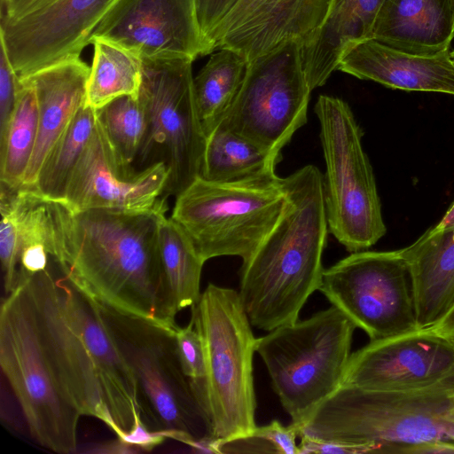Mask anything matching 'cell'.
<instances>
[{
    "mask_svg": "<svg viewBox=\"0 0 454 454\" xmlns=\"http://www.w3.org/2000/svg\"><path fill=\"white\" fill-rule=\"evenodd\" d=\"M0 366L42 447L77 448L81 416L114 422L90 356L70 324L50 268L20 272L0 309Z\"/></svg>",
    "mask_w": 454,
    "mask_h": 454,
    "instance_id": "cell-1",
    "label": "cell"
},
{
    "mask_svg": "<svg viewBox=\"0 0 454 454\" xmlns=\"http://www.w3.org/2000/svg\"><path fill=\"white\" fill-rule=\"evenodd\" d=\"M46 247L63 278L98 304L176 325L168 314L159 222L167 202L144 211H74L42 197Z\"/></svg>",
    "mask_w": 454,
    "mask_h": 454,
    "instance_id": "cell-2",
    "label": "cell"
},
{
    "mask_svg": "<svg viewBox=\"0 0 454 454\" xmlns=\"http://www.w3.org/2000/svg\"><path fill=\"white\" fill-rule=\"evenodd\" d=\"M283 180V212L240 269L243 307L252 326L266 332L298 320L318 290L329 231L319 169L306 165Z\"/></svg>",
    "mask_w": 454,
    "mask_h": 454,
    "instance_id": "cell-3",
    "label": "cell"
},
{
    "mask_svg": "<svg viewBox=\"0 0 454 454\" xmlns=\"http://www.w3.org/2000/svg\"><path fill=\"white\" fill-rule=\"evenodd\" d=\"M296 426L300 438L348 446L357 454H417L425 443L454 442V380L414 391L341 385Z\"/></svg>",
    "mask_w": 454,
    "mask_h": 454,
    "instance_id": "cell-4",
    "label": "cell"
},
{
    "mask_svg": "<svg viewBox=\"0 0 454 454\" xmlns=\"http://www.w3.org/2000/svg\"><path fill=\"white\" fill-rule=\"evenodd\" d=\"M94 303L133 374L145 426L173 433V440L195 452L212 453L214 427L206 398L184 372L177 325H164Z\"/></svg>",
    "mask_w": 454,
    "mask_h": 454,
    "instance_id": "cell-5",
    "label": "cell"
},
{
    "mask_svg": "<svg viewBox=\"0 0 454 454\" xmlns=\"http://www.w3.org/2000/svg\"><path fill=\"white\" fill-rule=\"evenodd\" d=\"M286 200L275 168L232 182L198 176L176 196L170 218L190 239L198 255L248 259L278 221Z\"/></svg>",
    "mask_w": 454,
    "mask_h": 454,
    "instance_id": "cell-6",
    "label": "cell"
},
{
    "mask_svg": "<svg viewBox=\"0 0 454 454\" xmlns=\"http://www.w3.org/2000/svg\"><path fill=\"white\" fill-rule=\"evenodd\" d=\"M356 328L331 305L256 338L255 352L292 423L304 422L342 385Z\"/></svg>",
    "mask_w": 454,
    "mask_h": 454,
    "instance_id": "cell-7",
    "label": "cell"
},
{
    "mask_svg": "<svg viewBox=\"0 0 454 454\" xmlns=\"http://www.w3.org/2000/svg\"><path fill=\"white\" fill-rule=\"evenodd\" d=\"M191 309L204 351L206 395L215 439L249 434L257 427L256 338L239 292L208 284Z\"/></svg>",
    "mask_w": 454,
    "mask_h": 454,
    "instance_id": "cell-8",
    "label": "cell"
},
{
    "mask_svg": "<svg viewBox=\"0 0 454 454\" xmlns=\"http://www.w3.org/2000/svg\"><path fill=\"white\" fill-rule=\"evenodd\" d=\"M315 114L325 161L328 230L347 251H362L386 233L374 175L362 146L363 131L340 98L320 95Z\"/></svg>",
    "mask_w": 454,
    "mask_h": 454,
    "instance_id": "cell-9",
    "label": "cell"
},
{
    "mask_svg": "<svg viewBox=\"0 0 454 454\" xmlns=\"http://www.w3.org/2000/svg\"><path fill=\"white\" fill-rule=\"evenodd\" d=\"M318 290L370 340L419 329L414 280L401 249L353 252L324 270Z\"/></svg>",
    "mask_w": 454,
    "mask_h": 454,
    "instance_id": "cell-10",
    "label": "cell"
},
{
    "mask_svg": "<svg viewBox=\"0 0 454 454\" xmlns=\"http://www.w3.org/2000/svg\"><path fill=\"white\" fill-rule=\"evenodd\" d=\"M311 90L301 42L284 43L249 61L240 90L219 125L279 161L283 147L307 122Z\"/></svg>",
    "mask_w": 454,
    "mask_h": 454,
    "instance_id": "cell-11",
    "label": "cell"
},
{
    "mask_svg": "<svg viewBox=\"0 0 454 454\" xmlns=\"http://www.w3.org/2000/svg\"><path fill=\"white\" fill-rule=\"evenodd\" d=\"M142 60L138 98L150 124L144 163L159 153L168 170L165 196H176L200 176L207 142L194 98L193 60Z\"/></svg>",
    "mask_w": 454,
    "mask_h": 454,
    "instance_id": "cell-12",
    "label": "cell"
},
{
    "mask_svg": "<svg viewBox=\"0 0 454 454\" xmlns=\"http://www.w3.org/2000/svg\"><path fill=\"white\" fill-rule=\"evenodd\" d=\"M168 179L162 160L138 170L125 161L97 119L62 202L74 211L149 210L167 202Z\"/></svg>",
    "mask_w": 454,
    "mask_h": 454,
    "instance_id": "cell-13",
    "label": "cell"
},
{
    "mask_svg": "<svg viewBox=\"0 0 454 454\" xmlns=\"http://www.w3.org/2000/svg\"><path fill=\"white\" fill-rule=\"evenodd\" d=\"M454 380V340L419 328L370 340L351 353L342 385L366 389L414 391Z\"/></svg>",
    "mask_w": 454,
    "mask_h": 454,
    "instance_id": "cell-14",
    "label": "cell"
},
{
    "mask_svg": "<svg viewBox=\"0 0 454 454\" xmlns=\"http://www.w3.org/2000/svg\"><path fill=\"white\" fill-rule=\"evenodd\" d=\"M121 0H56L15 21L1 22L0 42L20 79L80 56Z\"/></svg>",
    "mask_w": 454,
    "mask_h": 454,
    "instance_id": "cell-15",
    "label": "cell"
},
{
    "mask_svg": "<svg viewBox=\"0 0 454 454\" xmlns=\"http://www.w3.org/2000/svg\"><path fill=\"white\" fill-rule=\"evenodd\" d=\"M93 36L110 39L142 59L194 61L207 55L196 0H121Z\"/></svg>",
    "mask_w": 454,
    "mask_h": 454,
    "instance_id": "cell-16",
    "label": "cell"
},
{
    "mask_svg": "<svg viewBox=\"0 0 454 454\" xmlns=\"http://www.w3.org/2000/svg\"><path fill=\"white\" fill-rule=\"evenodd\" d=\"M332 1L238 0L215 32L212 51L230 48L251 61L284 43H302L320 27Z\"/></svg>",
    "mask_w": 454,
    "mask_h": 454,
    "instance_id": "cell-17",
    "label": "cell"
},
{
    "mask_svg": "<svg viewBox=\"0 0 454 454\" xmlns=\"http://www.w3.org/2000/svg\"><path fill=\"white\" fill-rule=\"evenodd\" d=\"M64 311L81 337L102 387L119 435L129 431L140 415L137 385L94 301L65 278H58Z\"/></svg>",
    "mask_w": 454,
    "mask_h": 454,
    "instance_id": "cell-18",
    "label": "cell"
},
{
    "mask_svg": "<svg viewBox=\"0 0 454 454\" xmlns=\"http://www.w3.org/2000/svg\"><path fill=\"white\" fill-rule=\"evenodd\" d=\"M337 69L391 89L454 95V61L450 51L416 55L366 38L344 49Z\"/></svg>",
    "mask_w": 454,
    "mask_h": 454,
    "instance_id": "cell-19",
    "label": "cell"
},
{
    "mask_svg": "<svg viewBox=\"0 0 454 454\" xmlns=\"http://www.w3.org/2000/svg\"><path fill=\"white\" fill-rule=\"evenodd\" d=\"M90 70L75 56L20 79L34 87L39 110L36 143L21 187L34 185L50 152L84 105Z\"/></svg>",
    "mask_w": 454,
    "mask_h": 454,
    "instance_id": "cell-20",
    "label": "cell"
},
{
    "mask_svg": "<svg viewBox=\"0 0 454 454\" xmlns=\"http://www.w3.org/2000/svg\"><path fill=\"white\" fill-rule=\"evenodd\" d=\"M393 49L416 55L449 51L454 38L450 0H385L372 36Z\"/></svg>",
    "mask_w": 454,
    "mask_h": 454,
    "instance_id": "cell-21",
    "label": "cell"
},
{
    "mask_svg": "<svg viewBox=\"0 0 454 454\" xmlns=\"http://www.w3.org/2000/svg\"><path fill=\"white\" fill-rule=\"evenodd\" d=\"M385 0H333L320 26L301 43V55L309 84L324 85L338 68L344 49L371 38L377 14Z\"/></svg>",
    "mask_w": 454,
    "mask_h": 454,
    "instance_id": "cell-22",
    "label": "cell"
},
{
    "mask_svg": "<svg viewBox=\"0 0 454 454\" xmlns=\"http://www.w3.org/2000/svg\"><path fill=\"white\" fill-rule=\"evenodd\" d=\"M401 250L414 280L419 328H430L454 305V226L431 228Z\"/></svg>",
    "mask_w": 454,
    "mask_h": 454,
    "instance_id": "cell-23",
    "label": "cell"
},
{
    "mask_svg": "<svg viewBox=\"0 0 454 454\" xmlns=\"http://www.w3.org/2000/svg\"><path fill=\"white\" fill-rule=\"evenodd\" d=\"M158 239L168 314L175 321L178 312L192 308L199 301L205 262L198 255L185 232L166 215L159 222Z\"/></svg>",
    "mask_w": 454,
    "mask_h": 454,
    "instance_id": "cell-24",
    "label": "cell"
},
{
    "mask_svg": "<svg viewBox=\"0 0 454 454\" xmlns=\"http://www.w3.org/2000/svg\"><path fill=\"white\" fill-rule=\"evenodd\" d=\"M93 60L86 84L84 105L96 110L123 96L138 98L142 59L121 44L93 36Z\"/></svg>",
    "mask_w": 454,
    "mask_h": 454,
    "instance_id": "cell-25",
    "label": "cell"
},
{
    "mask_svg": "<svg viewBox=\"0 0 454 454\" xmlns=\"http://www.w3.org/2000/svg\"><path fill=\"white\" fill-rule=\"evenodd\" d=\"M249 61L230 48H220L193 78L196 107L207 137L223 120L243 83Z\"/></svg>",
    "mask_w": 454,
    "mask_h": 454,
    "instance_id": "cell-26",
    "label": "cell"
},
{
    "mask_svg": "<svg viewBox=\"0 0 454 454\" xmlns=\"http://www.w3.org/2000/svg\"><path fill=\"white\" fill-rule=\"evenodd\" d=\"M278 162L251 140L218 125L207 137L200 176L232 182L276 168Z\"/></svg>",
    "mask_w": 454,
    "mask_h": 454,
    "instance_id": "cell-27",
    "label": "cell"
},
{
    "mask_svg": "<svg viewBox=\"0 0 454 454\" xmlns=\"http://www.w3.org/2000/svg\"><path fill=\"white\" fill-rule=\"evenodd\" d=\"M20 84L8 126L0 136V184L12 189L22 185L38 134L39 110L35 89L25 80H20Z\"/></svg>",
    "mask_w": 454,
    "mask_h": 454,
    "instance_id": "cell-28",
    "label": "cell"
},
{
    "mask_svg": "<svg viewBox=\"0 0 454 454\" xmlns=\"http://www.w3.org/2000/svg\"><path fill=\"white\" fill-rule=\"evenodd\" d=\"M97 110L83 105L53 146L35 183L27 188L50 200L63 201L71 176L94 131ZM26 188V187H25Z\"/></svg>",
    "mask_w": 454,
    "mask_h": 454,
    "instance_id": "cell-29",
    "label": "cell"
},
{
    "mask_svg": "<svg viewBox=\"0 0 454 454\" xmlns=\"http://www.w3.org/2000/svg\"><path fill=\"white\" fill-rule=\"evenodd\" d=\"M98 119L122 159L129 164L144 163L149 143L150 124L139 98L123 96L97 110Z\"/></svg>",
    "mask_w": 454,
    "mask_h": 454,
    "instance_id": "cell-30",
    "label": "cell"
},
{
    "mask_svg": "<svg viewBox=\"0 0 454 454\" xmlns=\"http://www.w3.org/2000/svg\"><path fill=\"white\" fill-rule=\"evenodd\" d=\"M177 350L184 374L194 387L206 398L205 358L202 342L193 323L184 327H175Z\"/></svg>",
    "mask_w": 454,
    "mask_h": 454,
    "instance_id": "cell-31",
    "label": "cell"
},
{
    "mask_svg": "<svg viewBox=\"0 0 454 454\" xmlns=\"http://www.w3.org/2000/svg\"><path fill=\"white\" fill-rule=\"evenodd\" d=\"M20 86V77L10 62L4 44L0 42V136L8 126Z\"/></svg>",
    "mask_w": 454,
    "mask_h": 454,
    "instance_id": "cell-32",
    "label": "cell"
},
{
    "mask_svg": "<svg viewBox=\"0 0 454 454\" xmlns=\"http://www.w3.org/2000/svg\"><path fill=\"white\" fill-rule=\"evenodd\" d=\"M238 0H196L197 16L207 53H212L211 41L218 26Z\"/></svg>",
    "mask_w": 454,
    "mask_h": 454,
    "instance_id": "cell-33",
    "label": "cell"
},
{
    "mask_svg": "<svg viewBox=\"0 0 454 454\" xmlns=\"http://www.w3.org/2000/svg\"><path fill=\"white\" fill-rule=\"evenodd\" d=\"M254 432L267 439L278 454H300L299 444L296 443L299 429L294 423L286 427L273 420L268 425L256 427Z\"/></svg>",
    "mask_w": 454,
    "mask_h": 454,
    "instance_id": "cell-34",
    "label": "cell"
},
{
    "mask_svg": "<svg viewBox=\"0 0 454 454\" xmlns=\"http://www.w3.org/2000/svg\"><path fill=\"white\" fill-rule=\"evenodd\" d=\"M117 437L136 448L139 452H144L151 451L166 439H173L174 434L168 431L150 430L142 422L140 415H136L132 428L120 434Z\"/></svg>",
    "mask_w": 454,
    "mask_h": 454,
    "instance_id": "cell-35",
    "label": "cell"
},
{
    "mask_svg": "<svg viewBox=\"0 0 454 454\" xmlns=\"http://www.w3.org/2000/svg\"><path fill=\"white\" fill-rule=\"evenodd\" d=\"M50 257L45 243L26 246L20 251L19 271L28 274L43 271L49 267Z\"/></svg>",
    "mask_w": 454,
    "mask_h": 454,
    "instance_id": "cell-36",
    "label": "cell"
},
{
    "mask_svg": "<svg viewBox=\"0 0 454 454\" xmlns=\"http://www.w3.org/2000/svg\"><path fill=\"white\" fill-rule=\"evenodd\" d=\"M54 1L56 0H1V22L18 20Z\"/></svg>",
    "mask_w": 454,
    "mask_h": 454,
    "instance_id": "cell-37",
    "label": "cell"
},
{
    "mask_svg": "<svg viewBox=\"0 0 454 454\" xmlns=\"http://www.w3.org/2000/svg\"><path fill=\"white\" fill-rule=\"evenodd\" d=\"M89 452L95 453H137L139 452L136 448L128 444L124 441L117 437V440L102 444L97 447L95 450H91Z\"/></svg>",
    "mask_w": 454,
    "mask_h": 454,
    "instance_id": "cell-38",
    "label": "cell"
},
{
    "mask_svg": "<svg viewBox=\"0 0 454 454\" xmlns=\"http://www.w3.org/2000/svg\"><path fill=\"white\" fill-rule=\"evenodd\" d=\"M430 329L444 337L454 340V305Z\"/></svg>",
    "mask_w": 454,
    "mask_h": 454,
    "instance_id": "cell-39",
    "label": "cell"
},
{
    "mask_svg": "<svg viewBox=\"0 0 454 454\" xmlns=\"http://www.w3.org/2000/svg\"><path fill=\"white\" fill-rule=\"evenodd\" d=\"M454 226V203L443 215L442 220L433 227L435 230H443Z\"/></svg>",
    "mask_w": 454,
    "mask_h": 454,
    "instance_id": "cell-40",
    "label": "cell"
},
{
    "mask_svg": "<svg viewBox=\"0 0 454 454\" xmlns=\"http://www.w3.org/2000/svg\"><path fill=\"white\" fill-rule=\"evenodd\" d=\"M450 57H451V59H453V61H454V51H450Z\"/></svg>",
    "mask_w": 454,
    "mask_h": 454,
    "instance_id": "cell-41",
    "label": "cell"
},
{
    "mask_svg": "<svg viewBox=\"0 0 454 454\" xmlns=\"http://www.w3.org/2000/svg\"><path fill=\"white\" fill-rule=\"evenodd\" d=\"M451 2V4H452V7H453V10H454V0H450Z\"/></svg>",
    "mask_w": 454,
    "mask_h": 454,
    "instance_id": "cell-42",
    "label": "cell"
}]
</instances>
